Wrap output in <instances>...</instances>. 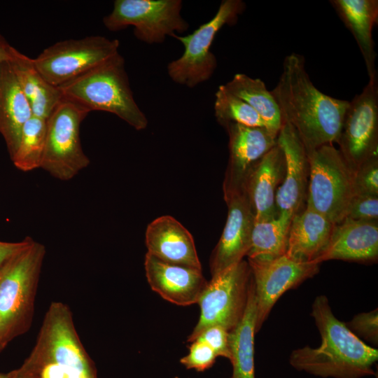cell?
I'll use <instances>...</instances> for the list:
<instances>
[{
    "label": "cell",
    "instance_id": "13",
    "mask_svg": "<svg viewBox=\"0 0 378 378\" xmlns=\"http://www.w3.org/2000/svg\"><path fill=\"white\" fill-rule=\"evenodd\" d=\"M248 263L255 287L256 332L278 299L288 290L317 274L320 265L295 261L286 255L269 261L248 260Z\"/></svg>",
    "mask_w": 378,
    "mask_h": 378
},
{
    "label": "cell",
    "instance_id": "8",
    "mask_svg": "<svg viewBox=\"0 0 378 378\" xmlns=\"http://www.w3.org/2000/svg\"><path fill=\"white\" fill-rule=\"evenodd\" d=\"M251 276L244 260L211 276L197 302L200 315L188 342H194L211 326H222L227 331L237 326L246 309Z\"/></svg>",
    "mask_w": 378,
    "mask_h": 378
},
{
    "label": "cell",
    "instance_id": "18",
    "mask_svg": "<svg viewBox=\"0 0 378 378\" xmlns=\"http://www.w3.org/2000/svg\"><path fill=\"white\" fill-rule=\"evenodd\" d=\"M285 170L284 154L276 144L251 169L244 182L243 191L254 212L255 221L278 216L276 195Z\"/></svg>",
    "mask_w": 378,
    "mask_h": 378
},
{
    "label": "cell",
    "instance_id": "31",
    "mask_svg": "<svg viewBox=\"0 0 378 378\" xmlns=\"http://www.w3.org/2000/svg\"><path fill=\"white\" fill-rule=\"evenodd\" d=\"M362 221H378V195H355L349 205L346 217Z\"/></svg>",
    "mask_w": 378,
    "mask_h": 378
},
{
    "label": "cell",
    "instance_id": "3",
    "mask_svg": "<svg viewBox=\"0 0 378 378\" xmlns=\"http://www.w3.org/2000/svg\"><path fill=\"white\" fill-rule=\"evenodd\" d=\"M9 374L13 378H98L65 304H50L31 354Z\"/></svg>",
    "mask_w": 378,
    "mask_h": 378
},
{
    "label": "cell",
    "instance_id": "9",
    "mask_svg": "<svg viewBox=\"0 0 378 378\" xmlns=\"http://www.w3.org/2000/svg\"><path fill=\"white\" fill-rule=\"evenodd\" d=\"M89 113L64 99L46 119L45 148L41 168L68 181L90 163L80 138V127Z\"/></svg>",
    "mask_w": 378,
    "mask_h": 378
},
{
    "label": "cell",
    "instance_id": "39",
    "mask_svg": "<svg viewBox=\"0 0 378 378\" xmlns=\"http://www.w3.org/2000/svg\"><path fill=\"white\" fill-rule=\"evenodd\" d=\"M174 378H179V377H174Z\"/></svg>",
    "mask_w": 378,
    "mask_h": 378
},
{
    "label": "cell",
    "instance_id": "7",
    "mask_svg": "<svg viewBox=\"0 0 378 378\" xmlns=\"http://www.w3.org/2000/svg\"><path fill=\"white\" fill-rule=\"evenodd\" d=\"M245 7L241 0H224L215 15L191 34L172 35L184 47L183 55L167 66V73L174 82L194 88L212 76L217 66L216 57L211 51L214 39L224 25L236 23Z\"/></svg>",
    "mask_w": 378,
    "mask_h": 378
},
{
    "label": "cell",
    "instance_id": "27",
    "mask_svg": "<svg viewBox=\"0 0 378 378\" xmlns=\"http://www.w3.org/2000/svg\"><path fill=\"white\" fill-rule=\"evenodd\" d=\"M291 219L278 215L269 220H254L246 255L248 260L269 261L284 255Z\"/></svg>",
    "mask_w": 378,
    "mask_h": 378
},
{
    "label": "cell",
    "instance_id": "15",
    "mask_svg": "<svg viewBox=\"0 0 378 378\" xmlns=\"http://www.w3.org/2000/svg\"><path fill=\"white\" fill-rule=\"evenodd\" d=\"M277 144L285 158L283 181L276 195L278 215L293 218L306 206L309 181L307 153L296 131L283 121L277 135Z\"/></svg>",
    "mask_w": 378,
    "mask_h": 378
},
{
    "label": "cell",
    "instance_id": "20",
    "mask_svg": "<svg viewBox=\"0 0 378 378\" xmlns=\"http://www.w3.org/2000/svg\"><path fill=\"white\" fill-rule=\"evenodd\" d=\"M378 257V221L345 218L333 226L329 243L316 262L329 260L370 262Z\"/></svg>",
    "mask_w": 378,
    "mask_h": 378
},
{
    "label": "cell",
    "instance_id": "38",
    "mask_svg": "<svg viewBox=\"0 0 378 378\" xmlns=\"http://www.w3.org/2000/svg\"><path fill=\"white\" fill-rule=\"evenodd\" d=\"M4 347L3 345L0 343V351L4 349Z\"/></svg>",
    "mask_w": 378,
    "mask_h": 378
},
{
    "label": "cell",
    "instance_id": "6",
    "mask_svg": "<svg viewBox=\"0 0 378 378\" xmlns=\"http://www.w3.org/2000/svg\"><path fill=\"white\" fill-rule=\"evenodd\" d=\"M307 153L309 173L306 207L333 224L339 223L355 195L354 171L332 144Z\"/></svg>",
    "mask_w": 378,
    "mask_h": 378
},
{
    "label": "cell",
    "instance_id": "25",
    "mask_svg": "<svg viewBox=\"0 0 378 378\" xmlns=\"http://www.w3.org/2000/svg\"><path fill=\"white\" fill-rule=\"evenodd\" d=\"M256 319L255 287L251 276L244 314L237 326L229 331L230 360L233 368L232 378H255L254 335L256 333Z\"/></svg>",
    "mask_w": 378,
    "mask_h": 378
},
{
    "label": "cell",
    "instance_id": "22",
    "mask_svg": "<svg viewBox=\"0 0 378 378\" xmlns=\"http://www.w3.org/2000/svg\"><path fill=\"white\" fill-rule=\"evenodd\" d=\"M33 116L30 104L8 62L0 66V134L10 159L18 146L21 132Z\"/></svg>",
    "mask_w": 378,
    "mask_h": 378
},
{
    "label": "cell",
    "instance_id": "21",
    "mask_svg": "<svg viewBox=\"0 0 378 378\" xmlns=\"http://www.w3.org/2000/svg\"><path fill=\"white\" fill-rule=\"evenodd\" d=\"M335 224L305 206L291 219L286 255L298 262H315L326 248Z\"/></svg>",
    "mask_w": 378,
    "mask_h": 378
},
{
    "label": "cell",
    "instance_id": "34",
    "mask_svg": "<svg viewBox=\"0 0 378 378\" xmlns=\"http://www.w3.org/2000/svg\"><path fill=\"white\" fill-rule=\"evenodd\" d=\"M196 340L206 344L217 356L230 359L229 331L222 326H211L208 327L200 334Z\"/></svg>",
    "mask_w": 378,
    "mask_h": 378
},
{
    "label": "cell",
    "instance_id": "30",
    "mask_svg": "<svg viewBox=\"0 0 378 378\" xmlns=\"http://www.w3.org/2000/svg\"><path fill=\"white\" fill-rule=\"evenodd\" d=\"M355 195H378V155L374 156L354 171Z\"/></svg>",
    "mask_w": 378,
    "mask_h": 378
},
{
    "label": "cell",
    "instance_id": "16",
    "mask_svg": "<svg viewBox=\"0 0 378 378\" xmlns=\"http://www.w3.org/2000/svg\"><path fill=\"white\" fill-rule=\"evenodd\" d=\"M227 216L220 239L210 258L211 276L238 263L250 247L254 212L245 194L240 192L225 199Z\"/></svg>",
    "mask_w": 378,
    "mask_h": 378
},
{
    "label": "cell",
    "instance_id": "5",
    "mask_svg": "<svg viewBox=\"0 0 378 378\" xmlns=\"http://www.w3.org/2000/svg\"><path fill=\"white\" fill-rule=\"evenodd\" d=\"M0 271V343L24 333L32 318L45 247L31 237Z\"/></svg>",
    "mask_w": 378,
    "mask_h": 378
},
{
    "label": "cell",
    "instance_id": "19",
    "mask_svg": "<svg viewBox=\"0 0 378 378\" xmlns=\"http://www.w3.org/2000/svg\"><path fill=\"white\" fill-rule=\"evenodd\" d=\"M147 253L168 263L202 270L190 232L171 216L150 223L145 234Z\"/></svg>",
    "mask_w": 378,
    "mask_h": 378
},
{
    "label": "cell",
    "instance_id": "24",
    "mask_svg": "<svg viewBox=\"0 0 378 378\" xmlns=\"http://www.w3.org/2000/svg\"><path fill=\"white\" fill-rule=\"evenodd\" d=\"M341 20L354 36L363 55L369 78L377 75L372 29L378 20L377 0H331Z\"/></svg>",
    "mask_w": 378,
    "mask_h": 378
},
{
    "label": "cell",
    "instance_id": "10",
    "mask_svg": "<svg viewBox=\"0 0 378 378\" xmlns=\"http://www.w3.org/2000/svg\"><path fill=\"white\" fill-rule=\"evenodd\" d=\"M181 0H115L103 23L111 31L133 26L139 40L161 43L167 36L188 29L189 24L181 15Z\"/></svg>",
    "mask_w": 378,
    "mask_h": 378
},
{
    "label": "cell",
    "instance_id": "23",
    "mask_svg": "<svg viewBox=\"0 0 378 378\" xmlns=\"http://www.w3.org/2000/svg\"><path fill=\"white\" fill-rule=\"evenodd\" d=\"M8 63L30 104L33 115L46 120L63 99L59 88L45 79L32 58L13 46Z\"/></svg>",
    "mask_w": 378,
    "mask_h": 378
},
{
    "label": "cell",
    "instance_id": "26",
    "mask_svg": "<svg viewBox=\"0 0 378 378\" xmlns=\"http://www.w3.org/2000/svg\"><path fill=\"white\" fill-rule=\"evenodd\" d=\"M224 85L232 94L250 105L264 120L268 130L278 135L283 124L281 113L272 92L267 89L262 80L236 74Z\"/></svg>",
    "mask_w": 378,
    "mask_h": 378
},
{
    "label": "cell",
    "instance_id": "12",
    "mask_svg": "<svg viewBox=\"0 0 378 378\" xmlns=\"http://www.w3.org/2000/svg\"><path fill=\"white\" fill-rule=\"evenodd\" d=\"M337 144L349 166L355 171L378 155V80L369 78L360 94L349 102Z\"/></svg>",
    "mask_w": 378,
    "mask_h": 378
},
{
    "label": "cell",
    "instance_id": "28",
    "mask_svg": "<svg viewBox=\"0 0 378 378\" xmlns=\"http://www.w3.org/2000/svg\"><path fill=\"white\" fill-rule=\"evenodd\" d=\"M46 136V120L36 116L22 127L17 150L11 158L15 167L22 172L41 167Z\"/></svg>",
    "mask_w": 378,
    "mask_h": 378
},
{
    "label": "cell",
    "instance_id": "36",
    "mask_svg": "<svg viewBox=\"0 0 378 378\" xmlns=\"http://www.w3.org/2000/svg\"><path fill=\"white\" fill-rule=\"evenodd\" d=\"M11 46L6 38L0 34V66L8 61Z\"/></svg>",
    "mask_w": 378,
    "mask_h": 378
},
{
    "label": "cell",
    "instance_id": "11",
    "mask_svg": "<svg viewBox=\"0 0 378 378\" xmlns=\"http://www.w3.org/2000/svg\"><path fill=\"white\" fill-rule=\"evenodd\" d=\"M118 39L89 36L58 41L45 48L33 62L45 79L59 87L118 52Z\"/></svg>",
    "mask_w": 378,
    "mask_h": 378
},
{
    "label": "cell",
    "instance_id": "37",
    "mask_svg": "<svg viewBox=\"0 0 378 378\" xmlns=\"http://www.w3.org/2000/svg\"><path fill=\"white\" fill-rule=\"evenodd\" d=\"M0 378H13L9 372L7 374L0 373Z\"/></svg>",
    "mask_w": 378,
    "mask_h": 378
},
{
    "label": "cell",
    "instance_id": "33",
    "mask_svg": "<svg viewBox=\"0 0 378 378\" xmlns=\"http://www.w3.org/2000/svg\"><path fill=\"white\" fill-rule=\"evenodd\" d=\"M346 325L354 334L361 335L374 344H377V309L370 312L358 314Z\"/></svg>",
    "mask_w": 378,
    "mask_h": 378
},
{
    "label": "cell",
    "instance_id": "14",
    "mask_svg": "<svg viewBox=\"0 0 378 378\" xmlns=\"http://www.w3.org/2000/svg\"><path fill=\"white\" fill-rule=\"evenodd\" d=\"M229 136V159L223 183L224 200L242 192L255 164L277 144V135L265 127L230 122L224 126Z\"/></svg>",
    "mask_w": 378,
    "mask_h": 378
},
{
    "label": "cell",
    "instance_id": "2",
    "mask_svg": "<svg viewBox=\"0 0 378 378\" xmlns=\"http://www.w3.org/2000/svg\"><path fill=\"white\" fill-rule=\"evenodd\" d=\"M312 316L321 343L316 348L307 346L293 351L289 360L294 368L322 377L374 375L372 366L378 359L377 349L364 343L334 316L326 296L315 298Z\"/></svg>",
    "mask_w": 378,
    "mask_h": 378
},
{
    "label": "cell",
    "instance_id": "17",
    "mask_svg": "<svg viewBox=\"0 0 378 378\" xmlns=\"http://www.w3.org/2000/svg\"><path fill=\"white\" fill-rule=\"evenodd\" d=\"M144 268L151 289L179 306L197 303L208 283L202 270L165 262L147 253Z\"/></svg>",
    "mask_w": 378,
    "mask_h": 378
},
{
    "label": "cell",
    "instance_id": "40",
    "mask_svg": "<svg viewBox=\"0 0 378 378\" xmlns=\"http://www.w3.org/2000/svg\"><path fill=\"white\" fill-rule=\"evenodd\" d=\"M230 378H232V377H230Z\"/></svg>",
    "mask_w": 378,
    "mask_h": 378
},
{
    "label": "cell",
    "instance_id": "35",
    "mask_svg": "<svg viewBox=\"0 0 378 378\" xmlns=\"http://www.w3.org/2000/svg\"><path fill=\"white\" fill-rule=\"evenodd\" d=\"M27 238L19 242H6L0 241V271L8 261L26 243Z\"/></svg>",
    "mask_w": 378,
    "mask_h": 378
},
{
    "label": "cell",
    "instance_id": "1",
    "mask_svg": "<svg viewBox=\"0 0 378 378\" xmlns=\"http://www.w3.org/2000/svg\"><path fill=\"white\" fill-rule=\"evenodd\" d=\"M304 64L302 55L294 52L287 55L279 80L271 92L283 121L294 128L309 153L337 142L349 102L318 90Z\"/></svg>",
    "mask_w": 378,
    "mask_h": 378
},
{
    "label": "cell",
    "instance_id": "4",
    "mask_svg": "<svg viewBox=\"0 0 378 378\" xmlns=\"http://www.w3.org/2000/svg\"><path fill=\"white\" fill-rule=\"evenodd\" d=\"M58 88L63 99L88 113H111L136 130L148 125L147 118L134 100L125 60L119 52Z\"/></svg>",
    "mask_w": 378,
    "mask_h": 378
},
{
    "label": "cell",
    "instance_id": "32",
    "mask_svg": "<svg viewBox=\"0 0 378 378\" xmlns=\"http://www.w3.org/2000/svg\"><path fill=\"white\" fill-rule=\"evenodd\" d=\"M217 356L204 342L195 340L189 347V353L181 358L180 363L187 369H194L202 372L210 368Z\"/></svg>",
    "mask_w": 378,
    "mask_h": 378
},
{
    "label": "cell",
    "instance_id": "29",
    "mask_svg": "<svg viewBox=\"0 0 378 378\" xmlns=\"http://www.w3.org/2000/svg\"><path fill=\"white\" fill-rule=\"evenodd\" d=\"M214 111L218 122L223 127L234 122L267 128L260 115L246 102L228 91L224 85H220L215 94Z\"/></svg>",
    "mask_w": 378,
    "mask_h": 378
}]
</instances>
